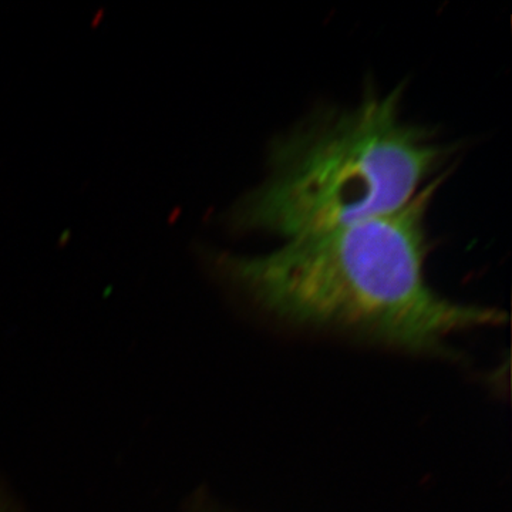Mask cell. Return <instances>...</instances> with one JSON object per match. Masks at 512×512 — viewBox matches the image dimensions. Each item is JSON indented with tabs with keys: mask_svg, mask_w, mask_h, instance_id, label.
<instances>
[{
	"mask_svg": "<svg viewBox=\"0 0 512 512\" xmlns=\"http://www.w3.org/2000/svg\"><path fill=\"white\" fill-rule=\"evenodd\" d=\"M448 147L403 114V90L312 114L278 138L262 183L239 200L232 227L285 239L402 210L446 164Z\"/></svg>",
	"mask_w": 512,
	"mask_h": 512,
	"instance_id": "7a4b0ae2",
	"label": "cell"
},
{
	"mask_svg": "<svg viewBox=\"0 0 512 512\" xmlns=\"http://www.w3.org/2000/svg\"><path fill=\"white\" fill-rule=\"evenodd\" d=\"M440 181L393 214L288 239L265 254L221 252L211 262L259 308L288 322L446 353L454 336L501 325L505 316L450 301L427 282V212Z\"/></svg>",
	"mask_w": 512,
	"mask_h": 512,
	"instance_id": "6da1fadb",
	"label": "cell"
}]
</instances>
